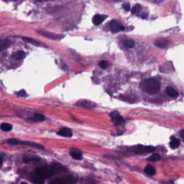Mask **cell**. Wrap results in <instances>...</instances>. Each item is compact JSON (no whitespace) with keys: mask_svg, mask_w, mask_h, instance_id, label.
<instances>
[{"mask_svg":"<svg viewBox=\"0 0 184 184\" xmlns=\"http://www.w3.org/2000/svg\"><path fill=\"white\" fill-rule=\"evenodd\" d=\"M140 87L143 90L150 94H155L160 92V83L155 78L144 80L140 84Z\"/></svg>","mask_w":184,"mask_h":184,"instance_id":"6da1fadb","label":"cell"},{"mask_svg":"<svg viewBox=\"0 0 184 184\" xmlns=\"http://www.w3.org/2000/svg\"><path fill=\"white\" fill-rule=\"evenodd\" d=\"M56 172V170L53 166L39 167L35 170V174L44 180L52 177Z\"/></svg>","mask_w":184,"mask_h":184,"instance_id":"7a4b0ae2","label":"cell"},{"mask_svg":"<svg viewBox=\"0 0 184 184\" xmlns=\"http://www.w3.org/2000/svg\"><path fill=\"white\" fill-rule=\"evenodd\" d=\"M76 178L72 176H67L52 180L49 182V184H76Z\"/></svg>","mask_w":184,"mask_h":184,"instance_id":"3957f363","label":"cell"},{"mask_svg":"<svg viewBox=\"0 0 184 184\" xmlns=\"http://www.w3.org/2000/svg\"><path fill=\"white\" fill-rule=\"evenodd\" d=\"M8 143L10 145H25L28 146H31L32 147L37 148L39 149H43L44 147L36 142H28V141H21L16 139H10L8 140Z\"/></svg>","mask_w":184,"mask_h":184,"instance_id":"277c9868","label":"cell"},{"mask_svg":"<svg viewBox=\"0 0 184 184\" xmlns=\"http://www.w3.org/2000/svg\"><path fill=\"white\" fill-rule=\"evenodd\" d=\"M155 147L151 146H144L139 145L136 146L134 150V152L136 154H144L153 152L155 151Z\"/></svg>","mask_w":184,"mask_h":184,"instance_id":"5b68a950","label":"cell"},{"mask_svg":"<svg viewBox=\"0 0 184 184\" xmlns=\"http://www.w3.org/2000/svg\"><path fill=\"white\" fill-rule=\"evenodd\" d=\"M110 29L111 32L116 34L120 31H123L125 27L117 20H112L110 23Z\"/></svg>","mask_w":184,"mask_h":184,"instance_id":"8992f818","label":"cell"},{"mask_svg":"<svg viewBox=\"0 0 184 184\" xmlns=\"http://www.w3.org/2000/svg\"><path fill=\"white\" fill-rule=\"evenodd\" d=\"M111 120L115 125H122L124 122V119L118 111H113L110 114Z\"/></svg>","mask_w":184,"mask_h":184,"instance_id":"52a82bcc","label":"cell"},{"mask_svg":"<svg viewBox=\"0 0 184 184\" xmlns=\"http://www.w3.org/2000/svg\"><path fill=\"white\" fill-rule=\"evenodd\" d=\"M37 32L40 35H42L45 37L50 38L51 39H54V40H59V39H61L63 38V35L56 34L55 33H52V32H48V31H41L40 30V31H37Z\"/></svg>","mask_w":184,"mask_h":184,"instance_id":"ba28073f","label":"cell"},{"mask_svg":"<svg viewBox=\"0 0 184 184\" xmlns=\"http://www.w3.org/2000/svg\"><path fill=\"white\" fill-rule=\"evenodd\" d=\"M57 134L60 136L67 138L72 137L73 135V133L72 132L71 130L67 128H64L60 129L57 133Z\"/></svg>","mask_w":184,"mask_h":184,"instance_id":"9c48e42d","label":"cell"},{"mask_svg":"<svg viewBox=\"0 0 184 184\" xmlns=\"http://www.w3.org/2000/svg\"><path fill=\"white\" fill-rule=\"evenodd\" d=\"M167 44H168V40L166 38H164L157 39L154 43V44L156 47L160 49L165 48L167 45Z\"/></svg>","mask_w":184,"mask_h":184,"instance_id":"30bf717a","label":"cell"},{"mask_svg":"<svg viewBox=\"0 0 184 184\" xmlns=\"http://www.w3.org/2000/svg\"><path fill=\"white\" fill-rule=\"evenodd\" d=\"M106 16L101 15H96L93 18V23L95 25H99L101 24L106 19Z\"/></svg>","mask_w":184,"mask_h":184,"instance_id":"8fae6325","label":"cell"},{"mask_svg":"<svg viewBox=\"0 0 184 184\" xmlns=\"http://www.w3.org/2000/svg\"><path fill=\"white\" fill-rule=\"evenodd\" d=\"M166 92L167 95L171 98L177 97L179 95L177 91L174 88L171 87H167L166 89Z\"/></svg>","mask_w":184,"mask_h":184,"instance_id":"7c38bea8","label":"cell"},{"mask_svg":"<svg viewBox=\"0 0 184 184\" xmlns=\"http://www.w3.org/2000/svg\"><path fill=\"white\" fill-rule=\"evenodd\" d=\"M10 45V41L9 39H0V52L9 48Z\"/></svg>","mask_w":184,"mask_h":184,"instance_id":"4fadbf2b","label":"cell"},{"mask_svg":"<svg viewBox=\"0 0 184 184\" xmlns=\"http://www.w3.org/2000/svg\"><path fill=\"white\" fill-rule=\"evenodd\" d=\"M25 57V54L23 51H18L15 52L12 56V57L16 60H21L23 59Z\"/></svg>","mask_w":184,"mask_h":184,"instance_id":"5bb4252c","label":"cell"},{"mask_svg":"<svg viewBox=\"0 0 184 184\" xmlns=\"http://www.w3.org/2000/svg\"><path fill=\"white\" fill-rule=\"evenodd\" d=\"M180 140L179 139H177L174 137L171 138V140L170 142V146L173 149H177L180 145Z\"/></svg>","mask_w":184,"mask_h":184,"instance_id":"9a60e30c","label":"cell"},{"mask_svg":"<svg viewBox=\"0 0 184 184\" xmlns=\"http://www.w3.org/2000/svg\"><path fill=\"white\" fill-rule=\"evenodd\" d=\"M45 116L42 114H36L34 117L31 118L30 120L34 122H41L45 120Z\"/></svg>","mask_w":184,"mask_h":184,"instance_id":"2e32d148","label":"cell"},{"mask_svg":"<svg viewBox=\"0 0 184 184\" xmlns=\"http://www.w3.org/2000/svg\"><path fill=\"white\" fill-rule=\"evenodd\" d=\"M144 171L147 174L150 175V176H154L156 173L155 167L150 165H148L146 167Z\"/></svg>","mask_w":184,"mask_h":184,"instance_id":"e0dca14e","label":"cell"},{"mask_svg":"<svg viewBox=\"0 0 184 184\" xmlns=\"http://www.w3.org/2000/svg\"><path fill=\"white\" fill-rule=\"evenodd\" d=\"M31 181L32 183L35 184H43L44 183V179H43L42 178L39 177L35 174L32 176Z\"/></svg>","mask_w":184,"mask_h":184,"instance_id":"ac0fdd59","label":"cell"},{"mask_svg":"<svg viewBox=\"0 0 184 184\" xmlns=\"http://www.w3.org/2000/svg\"><path fill=\"white\" fill-rule=\"evenodd\" d=\"M122 99H123V100L128 102L130 103H135L136 102L137 100L139 99V98L135 96H122Z\"/></svg>","mask_w":184,"mask_h":184,"instance_id":"d6986e66","label":"cell"},{"mask_svg":"<svg viewBox=\"0 0 184 184\" xmlns=\"http://www.w3.org/2000/svg\"><path fill=\"white\" fill-rule=\"evenodd\" d=\"M22 39L25 42L30 43L33 45H36V46L41 45V43L38 41L36 40L35 39H34V38H30V37H23Z\"/></svg>","mask_w":184,"mask_h":184,"instance_id":"ffe728a7","label":"cell"},{"mask_svg":"<svg viewBox=\"0 0 184 184\" xmlns=\"http://www.w3.org/2000/svg\"><path fill=\"white\" fill-rule=\"evenodd\" d=\"M70 154L71 157L76 160H81L83 157L82 153L76 151H72L70 152Z\"/></svg>","mask_w":184,"mask_h":184,"instance_id":"44dd1931","label":"cell"},{"mask_svg":"<svg viewBox=\"0 0 184 184\" xmlns=\"http://www.w3.org/2000/svg\"><path fill=\"white\" fill-rule=\"evenodd\" d=\"M123 44L127 48H132L135 45V41L131 39H127L124 41Z\"/></svg>","mask_w":184,"mask_h":184,"instance_id":"7402d4cb","label":"cell"},{"mask_svg":"<svg viewBox=\"0 0 184 184\" xmlns=\"http://www.w3.org/2000/svg\"><path fill=\"white\" fill-rule=\"evenodd\" d=\"M0 128L3 131L9 132L13 129V126L9 123H2L0 125Z\"/></svg>","mask_w":184,"mask_h":184,"instance_id":"603a6c76","label":"cell"},{"mask_svg":"<svg viewBox=\"0 0 184 184\" xmlns=\"http://www.w3.org/2000/svg\"><path fill=\"white\" fill-rule=\"evenodd\" d=\"M41 160V159L38 157H32V158H24L23 161L25 163H29L31 162H38Z\"/></svg>","mask_w":184,"mask_h":184,"instance_id":"cb8c5ba5","label":"cell"},{"mask_svg":"<svg viewBox=\"0 0 184 184\" xmlns=\"http://www.w3.org/2000/svg\"><path fill=\"white\" fill-rule=\"evenodd\" d=\"M141 10H142V9H141V6L139 4H137L136 5H135L134 7L132 8V13L133 14H139L141 12Z\"/></svg>","mask_w":184,"mask_h":184,"instance_id":"d4e9b609","label":"cell"},{"mask_svg":"<svg viewBox=\"0 0 184 184\" xmlns=\"http://www.w3.org/2000/svg\"><path fill=\"white\" fill-rule=\"evenodd\" d=\"M160 159V157L159 154L155 153L153 154L151 156H150L149 158V160L151 161H158Z\"/></svg>","mask_w":184,"mask_h":184,"instance_id":"484cf974","label":"cell"},{"mask_svg":"<svg viewBox=\"0 0 184 184\" xmlns=\"http://www.w3.org/2000/svg\"><path fill=\"white\" fill-rule=\"evenodd\" d=\"M99 66L101 67L102 69H106L109 66V63L107 61H100L99 63Z\"/></svg>","mask_w":184,"mask_h":184,"instance_id":"4316f807","label":"cell"},{"mask_svg":"<svg viewBox=\"0 0 184 184\" xmlns=\"http://www.w3.org/2000/svg\"><path fill=\"white\" fill-rule=\"evenodd\" d=\"M81 105L83 107H86V108H92V103H90L88 102L84 101L81 103Z\"/></svg>","mask_w":184,"mask_h":184,"instance_id":"83f0119b","label":"cell"},{"mask_svg":"<svg viewBox=\"0 0 184 184\" xmlns=\"http://www.w3.org/2000/svg\"><path fill=\"white\" fill-rule=\"evenodd\" d=\"M17 94V95L18 96L22 97H24L26 96V92H25L24 90H23L20 91L19 92H18Z\"/></svg>","mask_w":184,"mask_h":184,"instance_id":"f1b7e54d","label":"cell"},{"mask_svg":"<svg viewBox=\"0 0 184 184\" xmlns=\"http://www.w3.org/2000/svg\"><path fill=\"white\" fill-rule=\"evenodd\" d=\"M123 9L127 11H129L130 10V6L128 4H123Z\"/></svg>","mask_w":184,"mask_h":184,"instance_id":"f546056e","label":"cell"},{"mask_svg":"<svg viewBox=\"0 0 184 184\" xmlns=\"http://www.w3.org/2000/svg\"><path fill=\"white\" fill-rule=\"evenodd\" d=\"M141 17L143 19H146L148 17V14L146 13H144L141 15Z\"/></svg>","mask_w":184,"mask_h":184,"instance_id":"4dcf8cb0","label":"cell"},{"mask_svg":"<svg viewBox=\"0 0 184 184\" xmlns=\"http://www.w3.org/2000/svg\"><path fill=\"white\" fill-rule=\"evenodd\" d=\"M180 134H181V137L184 139V130L181 131V132H180Z\"/></svg>","mask_w":184,"mask_h":184,"instance_id":"1f68e13d","label":"cell"},{"mask_svg":"<svg viewBox=\"0 0 184 184\" xmlns=\"http://www.w3.org/2000/svg\"><path fill=\"white\" fill-rule=\"evenodd\" d=\"M2 164H3V160H2V159L1 158V157H0V167L2 166Z\"/></svg>","mask_w":184,"mask_h":184,"instance_id":"d6a6232c","label":"cell"},{"mask_svg":"<svg viewBox=\"0 0 184 184\" xmlns=\"http://www.w3.org/2000/svg\"><path fill=\"white\" fill-rule=\"evenodd\" d=\"M27 184L26 183H24V182H23V183H22V184Z\"/></svg>","mask_w":184,"mask_h":184,"instance_id":"836d02e7","label":"cell"}]
</instances>
